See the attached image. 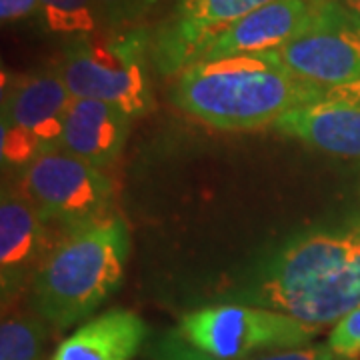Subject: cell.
<instances>
[{
  "label": "cell",
  "instance_id": "7402d4cb",
  "mask_svg": "<svg viewBox=\"0 0 360 360\" xmlns=\"http://www.w3.org/2000/svg\"><path fill=\"white\" fill-rule=\"evenodd\" d=\"M340 2H342L345 6H348L352 13H356L360 16V0H340Z\"/></svg>",
  "mask_w": 360,
  "mask_h": 360
},
{
  "label": "cell",
  "instance_id": "ac0fdd59",
  "mask_svg": "<svg viewBox=\"0 0 360 360\" xmlns=\"http://www.w3.org/2000/svg\"><path fill=\"white\" fill-rule=\"evenodd\" d=\"M326 345L340 360L360 356V307L336 322Z\"/></svg>",
  "mask_w": 360,
  "mask_h": 360
},
{
  "label": "cell",
  "instance_id": "4fadbf2b",
  "mask_svg": "<svg viewBox=\"0 0 360 360\" xmlns=\"http://www.w3.org/2000/svg\"><path fill=\"white\" fill-rule=\"evenodd\" d=\"M130 120L129 115L112 104L72 98L66 112L60 148L92 167H110L129 139Z\"/></svg>",
  "mask_w": 360,
  "mask_h": 360
},
{
  "label": "cell",
  "instance_id": "44dd1931",
  "mask_svg": "<svg viewBox=\"0 0 360 360\" xmlns=\"http://www.w3.org/2000/svg\"><path fill=\"white\" fill-rule=\"evenodd\" d=\"M30 18L40 20L39 0H0V20L2 25H16Z\"/></svg>",
  "mask_w": 360,
  "mask_h": 360
},
{
  "label": "cell",
  "instance_id": "2e32d148",
  "mask_svg": "<svg viewBox=\"0 0 360 360\" xmlns=\"http://www.w3.org/2000/svg\"><path fill=\"white\" fill-rule=\"evenodd\" d=\"M40 22L46 30L65 37H84L101 30V16L92 0H39Z\"/></svg>",
  "mask_w": 360,
  "mask_h": 360
},
{
  "label": "cell",
  "instance_id": "603a6c76",
  "mask_svg": "<svg viewBox=\"0 0 360 360\" xmlns=\"http://www.w3.org/2000/svg\"><path fill=\"white\" fill-rule=\"evenodd\" d=\"M312 4H324V2H330V0H309Z\"/></svg>",
  "mask_w": 360,
  "mask_h": 360
},
{
  "label": "cell",
  "instance_id": "30bf717a",
  "mask_svg": "<svg viewBox=\"0 0 360 360\" xmlns=\"http://www.w3.org/2000/svg\"><path fill=\"white\" fill-rule=\"evenodd\" d=\"M46 217L22 188L2 186L0 196V286L2 300L32 283L40 262L52 250Z\"/></svg>",
  "mask_w": 360,
  "mask_h": 360
},
{
  "label": "cell",
  "instance_id": "ba28073f",
  "mask_svg": "<svg viewBox=\"0 0 360 360\" xmlns=\"http://www.w3.org/2000/svg\"><path fill=\"white\" fill-rule=\"evenodd\" d=\"M20 188L49 222L66 231L104 219L112 200V182L103 168L63 148L37 156L20 170Z\"/></svg>",
  "mask_w": 360,
  "mask_h": 360
},
{
  "label": "cell",
  "instance_id": "7a4b0ae2",
  "mask_svg": "<svg viewBox=\"0 0 360 360\" xmlns=\"http://www.w3.org/2000/svg\"><path fill=\"white\" fill-rule=\"evenodd\" d=\"M176 77L172 103L219 130L274 127L298 106L338 96L296 77L274 51L200 60Z\"/></svg>",
  "mask_w": 360,
  "mask_h": 360
},
{
  "label": "cell",
  "instance_id": "e0dca14e",
  "mask_svg": "<svg viewBox=\"0 0 360 360\" xmlns=\"http://www.w3.org/2000/svg\"><path fill=\"white\" fill-rule=\"evenodd\" d=\"M101 25L108 30L141 28L142 20L155 11L158 0H92Z\"/></svg>",
  "mask_w": 360,
  "mask_h": 360
},
{
  "label": "cell",
  "instance_id": "8992f818",
  "mask_svg": "<svg viewBox=\"0 0 360 360\" xmlns=\"http://www.w3.org/2000/svg\"><path fill=\"white\" fill-rule=\"evenodd\" d=\"M75 96L56 68H40L4 80L0 155L11 167H28L37 156L58 150L66 112Z\"/></svg>",
  "mask_w": 360,
  "mask_h": 360
},
{
  "label": "cell",
  "instance_id": "8fae6325",
  "mask_svg": "<svg viewBox=\"0 0 360 360\" xmlns=\"http://www.w3.org/2000/svg\"><path fill=\"white\" fill-rule=\"evenodd\" d=\"M314 8L316 4L309 0H270L232 22L206 49L200 60L278 51L307 28Z\"/></svg>",
  "mask_w": 360,
  "mask_h": 360
},
{
  "label": "cell",
  "instance_id": "9a60e30c",
  "mask_svg": "<svg viewBox=\"0 0 360 360\" xmlns=\"http://www.w3.org/2000/svg\"><path fill=\"white\" fill-rule=\"evenodd\" d=\"M49 328L40 316H4L0 324V360H42Z\"/></svg>",
  "mask_w": 360,
  "mask_h": 360
},
{
  "label": "cell",
  "instance_id": "6da1fadb",
  "mask_svg": "<svg viewBox=\"0 0 360 360\" xmlns=\"http://www.w3.org/2000/svg\"><path fill=\"white\" fill-rule=\"evenodd\" d=\"M232 302L336 324L360 307V222L298 236L262 264Z\"/></svg>",
  "mask_w": 360,
  "mask_h": 360
},
{
  "label": "cell",
  "instance_id": "ffe728a7",
  "mask_svg": "<svg viewBox=\"0 0 360 360\" xmlns=\"http://www.w3.org/2000/svg\"><path fill=\"white\" fill-rule=\"evenodd\" d=\"M245 360H340L328 345H304V347L283 348L264 354H257Z\"/></svg>",
  "mask_w": 360,
  "mask_h": 360
},
{
  "label": "cell",
  "instance_id": "277c9868",
  "mask_svg": "<svg viewBox=\"0 0 360 360\" xmlns=\"http://www.w3.org/2000/svg\"><path fill=\"white\" fill-rule=\"evenodd\" d=\"M148 60V30L101 28L68 40L54 68L75 98L112 104L134 120L155 106Z\"/></svg>",
  "mask_w": 360,
  "mask_h": 360
},
{
  "label": "cell",
  "instance_id": "7c38bea8",
  "mask_svg": "<svg viewBox=\"0 0 360 360\" xmlns=\"http://www.w3.org/2000/svg\"><path fill=\"white\" fill-rule=\"evenodd\" d=\"M274 130L333 156L360 158L359 101L330 96L298 106L278 118Z\"/></svg>",
  "mask_w": 360,
  "mask_h": 360
},
{
  "label": "cell",
  "instance_id": "3957f363",
  "mask_svg": "<svg viewBox=\"0 0 360 360\" xmlns=\"http://www.w3.org/2000/svg\"><path fill=\"white\" fill-rule=\"evenodd\" d=\"M129 252V226L118 214L66 231L32 276L30 309L56 330L86 321L118 290Z\"/></svg>",
  "mask_w": 360,
  "mask_h": 360
},
{
  "label": "cell",
  "instance_id": "9c48e42d",
  "mask_svg": "<svg viewBox=\"0 0 360 360\" xmlns=\"http://www.w3.org/2000/svg\"><path fill=\"white\" fill-rule=\"evenodd\" d=\"M270 0H174L172 11L150 34V58L165 77L200 60L232 22Z\"/></svg>",
  "mask_w": 360,
  "mask_h": 360
},
{
  "label": "cell",
  "instance_id": "d6986e66",
  "mask_svg": "<svg viewBox=\"0 0 360 360\" xmlns=\"http://www.w3.org/2000/svg\"><path fill=\"white\" fill-rule=\"evenodd\" d=\"M146 360H219L202 350L194 348L179 335L176 328L168 330L165 335L155 338V342L148 348Z\"/></svg>",
  "mask_w": 360,
  "mask_h": 360
},
{
  "label": "cell",
  "instance_id": "52a82bcc",
  "mask_svg": "<svg viewBox=\"0 0 360 360\" xmlns=\"http://www.w3.org/2000/svg\"><path fill=\"white\" fill-rule=\"evenodd\" d=\"M274 52L296 77L360 103V16L340 0L316 4L307 28Z\"/></svg>",
  "mask_w": 360,
  "mask_h": 360
},
{
  "label": "cell",
  "instance_id": "5bb4252c",
  "mask_svg": "<svg viewBox=\"0 0 360 360\" xmlns=\"http://www.w3.org/2000/svg\"><path fill=\"white\" fill-rule=\"evenodd\" d=\"M148 336V324L134 310L110 309L65 338L51 360H132Z\"/></svg>",
  "mask_w": 360,
  "mask_h": 360
},
{
  "label": "cell",
  "instance_id": "5b68a950",
  "mask_svg": "<svg viewBox=\"0 0 360 360\" xmlns=\"http://www.w3.org/2000/svg\"><path fill=\"white\" fill-rule=\"evenodd\" d=\"M176 330L186 342L214 359L245 360L310 345L321 328L278 310L222 302L184 312Z\"/></svg>",
  "mask_w": 360,
  "mask_h": 360
}]
</instances>
